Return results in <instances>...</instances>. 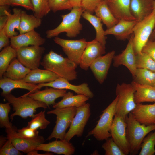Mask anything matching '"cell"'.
Segmentation results:
<instances>
[{
    "mask_svg": "<svg viewBox=\"0 0 155 155\" xmlns=\"http://www.w3.org/2000/svg\"><path fill=\"white\" fill-rule=\"evenodd\" d=\"M40 65L45 69L69 81L77 78L76 69L78 65L67 57H63L52 50L44 56Z\"/></svg>",
    "mask_w": 155,
    "mask_h": 155,
    "instance_id": "cell-1",
    "label": "cell"
},
{
    "mask_svg": "<svg viewBox=\"0 0 155 155\" xmlns=\"http://www.w3.org/2000/svg\"><path fill=\"white\" fill-rule=\"evenodd\" d=\"M126 137L129 153L137 154L144 138L149 133L155 130V125H146L141 124L134 117L131 112L126 116Z\"/></svg>",
    "mask_w": 155,
    "mask_h": 155,
    "instance_id": "cell-2",
    "label": "cell"
},
{
    "mask_svg": "<svg viewBox=\"0 0 155 155\" xmlns=\"http://www.w3.org/2000/svg\"><path fill=\"white\" fill-rule=\"evenodd\" d=\"M82 7L73 8L69 13L61 16L62 20L55 28L46 32V37L48 38L55 37L60 33L65 32L69 37H76L82 28L80 19L84 11Z\"/></svg>",
    "mask_w": 155,
    "mask_h": 155,
    "instance_id": "cell-3",
    "label": "cell"
},
{
    "mask_svg": "<svg viewBox=\"0 0 155 155\" xmlns=\"http://www.w3.org/2000/svg\"><path fill=\"white\" fill-rule=\"evenodd\" d=\"M3 97L12 105L15 111L10 116L12 120L16 116L24 119L32 117L35 115L36 109L41 108L45 109L49 107L44 102L35 100L28 96L17 97L10 93Z\"/></svg>",
    "mask_w": 155,
    "mask_h": 155,
    "instance_id": "cell-4",
    "label": "cell"
},
{
    "mask_svg": "<svg viewBox=\"0 0 155 155\" xmlns=\"http://www.w3.org/2000/svg\"><path fill=\"white\" fill-rule=\"evenodd\" d=\"M135 89L131 83L123 82L117 84L116 94L118 97L115 114L123 117L125 120L128 115L136 107L134 100Z\"/></svg>",
    "mask_w": 155,
    "mask_h": 155,
    "instance_id": "cell-5",
    "label": "cell"
},
{
    "mask_svg": "<svg viewBox=\"0 0 155 155\" xmlns=\"http://www.w3.org/2000/svg\"><path fill=\"white\" fill-rule=\"evenodd\" d=\"M77 108L70 107L55 108L48 111L47 114H53L56 116L55 125L52 132L47 140L53 138L56 140H64L66 131L70 127L76 112Z\"/></svg>",
    "mask_w": 155,
    "mask_h": 155,
    "instance_id": "cell-6",
    "label": "cell"
},
{
    "mask_svg": "<svg viewBox=\"0 0 155 155\" xmlns=\"http://www.w3.org/2000/svg\"><path fill=\"white\" fill-rule=\"evenodd\" d=\"M118 100V97L116 96L111 103L102 111L96 125L88 132L86 137L92 135L99 141L106 140L111 137L110 130L115 114Z\"/></svg>",
    "mask_w": 155,
    "mask_h": 155,
    "instance_id": "cell-7",
    "label": "cell"
},
{
    "mask_svg": "<svg viewBox=\"0 0 155 155\" xmlns=\"http://www.w3.org/2000/svg\"><path fill=\"white\" fill-rule=\"evenodd\" d=\"M155 26V10L142 20L137 22L133 29V43L136 55L142 53Z\"/></svg>",
    "mask_w": 155,
    "mask_h": 155,
    "instance_id": "cell-8",
    "label": "cell"
},
{
    "mask_svg": "<svg viewBox=\"0 0 155 155\" xmlns=\"http://www.w3.org/2000/svg\"><path fill=\"white\" fill-rule=\"evenodd\" d=\"M90 106L89 103H86L77 108L76 114L66 133L64 140L70 142L74 136L80 137L82 135L91 115Z\"/></svg>",
    "mask_w": 155,
    "mask_h": 155,
    "instance_id": "cell-9",
    "label": "cell"
},
{
    "mask_svg": "<svg viewBox=\"0 0 155 155\" xmlns=\"http://www.w3.org/2000/svg\"><path fill=\"white\" fill-rule=\"evenodd\" d=\"M44 47L32 45L23 46L17 50V58L24 66L31 70L38 68L45 51Z\"/></svg>",
    "mask_w": 155,
    "mask_h": 155,
    "instance_id": "cell-10",
    "label": "cell"
},
{
    "mask_svg": "<svg viewBox=\"0 0 155 155\" xmlns=\"http://www.w3.org/2000/svg\"><path fill=\"white\" fill-rule=\"evenodd\" d=\"M53 40L62 47L63 51L69 59L79 65L83 53L88 42L85 38L69 40L55 37Z\"/></svg>",
    "mask_w": 155,
    "mask_h": 155,
    "instance_id": "cell-11",
    "label": "cell"
},
{
    "mask_svg": "<svg viewBox=\"0 0 155 155\" xmlns=\"http://www.w3.org/2000/svg\"><path fill=\"white\" fill-rule=\"evenodd\" d=\"M133 34L129 40L128 42L122 53L115 55L113 59V65L118 67L121 65L126 67L129 70L134 78L137 69L136 64V55L133 46Z\"/></svg>",
    "mask_w": 155,
    "mask_h": 155,
    "instance_id": "cell-12",
    "label": "cell"
},
{
    "mask_svg": "<svg viewBox=\"0 0 155 155\" xmlns=\"http://www.w3.org/2000/svg\"><path fill=\"white\" fill-rule=\"evenodd\" d=\"M126 123L122 117L115 114L110 130L111 137L125 155L129 154L126 137Z\"/></svg>",
    "mask_w": 155,
    "mask_h": 155,
    "instance_id": "cell-13",
    "label": "cell"
},
{
    "mask_svg": "<svg viewBox=\"0 0 155 155\" xmlns=\"http://www.w3.org/2000/svg\"><path fill=\"white\" fill-rule=\"evenodd\" d=\"M69 80L64 78L59 77L55 80L48 83L37 84L38 90L44 87H50L60 89L69 90L78 94H82L88 96L90 98H93L94 94L91 91L87 84L84 83L76 85L70 84Z\"/></svg>",
    "mask_w": 155,
    "mask_h": 155,
    "instance_id": "cell-14",
    "label": "cell"
},
{
    "mask_svg": "<svg viewBox=\"0 0 155 155\" xmlns=\"http://www.w3.org/2000/svg\"><path fill=\"white\" fill-rule=\"evenodd\" d=\"M115 54L114 50L109 52L96 59L90 65V68L100 84H102L106 78Z\"/></svg>",
    "mask_w": 155,
    "mask_h": 155,
    "instance_id": "cell-15",
    "label": "cell"
},
{
    "mask_svg": "<svg viewBox=\"0 0 155 155\" xmlns=\"http://www.w3.org/2000/svg\"><path fill=\"white\" fill-rule=\"evenodd\" d=\"M106 47L94 39L88 42L82 56L79 64L81 69L87 70L92 62L106 53Z\"/></svg>",
    "mask_w": 155,
    "mask_h": 155,
    "instance_id": "cell-16",
    "label": "cell"
},
{
    "mask_svg": "<svg viewBox=\"0 0 155 155\" xmlns=\"http://www.w3.org/2000/svg\"><path fill=\"white\" fill-rule=\"evenodd\" d=\"M10 38V45L16 50L29 45L40 46L43 44L46 40L34 30L13 36Z\"/></svg>",
    "mask_w": 155,
    "mask_h": 155,
    "instance_id": "cell-17",
    "label": "cell"
},
{
    "mask_svg": "<svg viewBox=\"0 0 155 155\" xmlns=\"http://www.w3.org/2000/svg\"><path fill=\"white\" fill-rule=\"evenodd\" d=\"M114 16L119 21L137 20L130 9V0H105Z\"/></svg>",
    "mask_w": 155,
    "mask_h": 155,
    "instance_id": "cell-18",
    "label": "cell"
},
{
    "mask_svg": "<svg viewBox=\"0 0 155 155\" xmlns=\"http://www.w3.org/2000/svg\"><path fill=\"white\" fill-rule=\"evenodd\" d=\"M137 20H120L112 28L105 31V35H114L117 40L125 41L129 40L133 33V28Z\"/></svg>",
    "mask_w": 155,
    "mask_h": 155,
    "instance_id": "cell-19",
    "label": "cell"
},
{
    "mask_svg": "<svg viewBox=\"0 0 155 155\" xmlns=\"http://www.w3.org/2000/svg\"><path fill=\"white\" fill-rule=\"evenodd\" d=\"M36 150L58 154L72 155L74 153L75 149L71 143L64 139L56 140L46 144L41 143L36 148Z\"/></svg>",
    "mask_w": 155,
    "mask_h": 155,
    "instance_id": "cell-20",
    "label": "cell"
},
{
    "mask_svg": "<svg viewBox=\"0 0 155 155\" xmlns=\"http://www.w3.org/2000/svg\"><path fill=\"white\" fill-rule=\"evenodd\" d=\"M131 113L135 119L146 125H155V103L152 104H137Z\"/></svg>",
    "mask_w": 155,
    "mask_h": 155,
    "instance_id": "cell-21",
    "label": "cell"
},
{
    "mask_svg": "<svg viewBox=\"0 0 155 155\" xmlns=\"http://www.w3.org/2000/svg\"><path fill=\"white\" fill-rule=\"evenodd\" d=\"M17 131L7 135V139H10L15 147L20 151L24 153L36 150V148L44 141V137L39 136L35 139H28L18 136Z\"/></svg>",
    "mask_w": 155,
    "mask_h": 155,
    "instance_id": "cell-22",
    "label": "cell"
},
{
    "mask_svg": "<svg viewBox=\"0 0 155 155\" xmlns=\"http://www.w3.org/2000/svg\"><path fill=\"white\" fill-rule=\"evenodd\" d=\"M0 88L2 90L1 93V96L2 97L11 93L12 90L17 88L25 89L29 91L24 96H27L39 90L37 88V84L26 82L22 80H13L5 77L1 79Z\"/></svg>",
    "mask_w": 155,
    "mask_h": 155,
    "instance_id": "cell-23",
    "label": "cell"
},
{
    "mask_svg": "<svg viewBox=\"0 0 155 155\" xmlns=\"http://www.w3.org/2000/svg\"><path fill=\"white\" fill-rule=\"evenodd\" d=\"M66 93L67 90L53 88H46L43 90H38L34 93L29 94L27 96L35 100L44 102L49 106V105H54L57 99L63 97Z\"/></svg>",
    "mask_w": 155,
    "mask_h": 155,
    "instance_id": "cell-24",
    "label": "cell"
},
{
    "mask_svg": "<svg viewBox=\"0 0 155 155\" xmlns=\"http://www.w3.org/2000/svg\"><path fill=\"white\" fill-rule=\"evenodd\" d=\"M154 0H130L131 12L138 21H140L152 12Z\"/></svg>",
    "mask_w": 155,
    "mask_h": 155,
    "instance_id": "cell-25",
    "label": "cell"
},
{
    "mask_svg": "<svg viewBox=\"0 0 155 155\" xmlns=\"http://www.w3.org/2000/svg\"><path fill=\"white\" fill-rule=\"evenodd\" d=\"M59 77L58 75L49 70L37 68L31 70L22 80L27 83L40 84L53 81Z\"/></svg>",
    "mask_w": 155,
    "mask_h": 155,
    "instance_id": "cell-26",
    "label": "cell"
},
{
    "mask_svg": "<svg viewBox=\"0 0 155 155\" xmlns=\"http://www.w3.org/2000/svg\"><path fill=\"white\" fill-rule=\"evenodd\" d=\"M131 83L135 89L134 100L136 104L145 102L155 103V87L141 84L134 80Z\"/></svg>",
    "mask_w": 155,
    "mask_h": 155,
    "instance_id": "cell-27",
    "label": "cell"
},
{
    "mask_svg": "<svg viewBox=\"0 0 155 155\" xmlns=\"http://www.w3.org/2000/svg\"><path fill=\"white\" fill-rule=\"evenodd\" d=\"M89 98L85 95L78 94L74 95L72 92H69L60 101L53 105V107L54 108L73 107L77 108L86 103Z\"/></svg>",
    "mask_w": 155,
    "mask_h": 155,
    "instance_id": "cell-28",
    "label": "cell"
},
{
    "mask_svg": "<svg viewBox=\"0 0 155 155\" xmlns=\"http://www.w3.org/2000/svg\"><path fill=\"white\" fill-rule=\"evenodd\" d=\"M31 70L24 66L17 59L15 58L8 66L4 74V77L15 80H22Z\"/></svg>",
    "mask_w": 155,
    "mask_h": 155,
    "instance_id": "cell-29",
    "label": "cell"
},
{
    "mask_svg": "<svg viewBox=\"0 0 155 155\" xmlns=\"http://www.w3.org/2000/svg\"><path fill=\"white\" fill-rule=\"evenodd\" d=\"M94 12L96 16L100 18L106 25L107 29L113 27L119 21L112 13L105 0L97 6Z\"/></svg>",
    "mask_w": 155,
    "mask_h": 155,
    "instance_id": "cell-30",
    "label": "cell"
},
{
    "mask_svg": "<svg viewBox=\"0 0 155 155\" xmlns=\"http://www.w3.org/2000/svg\"><path fill=\"white\" fill-rule=\"evenodd\" d=\"M82 16L88 21L94 27L96 32L95 39L106 47L107 37L105 35V31L103 28L101 19L96 15L86 11H84Z\"/></svg>",
    "mask_w": 155,
    "mask_h": 155,
    "instance_id": "cell-31",
    "label": "cell"
},
{
    "mask_svg": "<svg viewBox=\"0 0 155 155\" xmlns=\"http://www.w3.org/2000/svg\"><path fill=\"white\" fill-rule=\"evenodd\" d=\"M42 23V19L34 15L28 14L24 10L22 11L20 24L19 30L20 34L34 30L39 27Z\"/></svg>",
    "mask_w": 155,
    "mask_h": 155,
    "instance_id": "cell-32",
    "label": "cell"
},
{
    "mask_svg": "<svg viewBox=\"0 0 155 155\" xmlns=\"http://www.w3.org/2000/svg\"><path fill=\"white\" fill-rule=\"evenodd\" d=\"M22 11L21 9L14 8L13 9V13H11L9 16L4 28L6 34L9 38L17 35L16 30H19Z\"/></svg>",
    "mask_w": 155,
    "mask_h": 155,
    "instance_id": "cell-33",
    "label": "cell"
},
{
    "mask_svg": "<svg viewBox=\"0 0 155 155\" xmlns=\"http://www.w3.org/2000/svg\"><path fill=\"white\" fill-rule=\"evenodd\" d=\"M17 57L16 49L11 45L7 46L0 52V77L3 76L11 61Z\"/></svg>",
    "mask_w": 155,
    "mask_h": 155,
    "instance_id": "cell-34",
    "label": "cell"
},
{
    "mask_svg": "<svg viewBox=\"0 0 155 155\" xmlns=\"http://www.w3.org/2000/svg\"><path fill=\"white\" fill-rule=\"evenodd\" d=\"M10 104L9 102L0 104V126L5 128L7 134L17 131L9 121L8 115L11 109Z\"/></svg>",
    "mask_w": 155,
    "mask_h": 155,
    "instance_id": "cell-35",
    "label": "cell"
},
{
    "mask_svg": "<svg viewBox=\"0 0 155 155\" xmlns=\"http://www.w3.org/2000/svg\"><path fill=\"white\" fill-rule=\"evenodd\" d=\"M136 82L143 85L155 87V72L137 68L133 78Z\"/></svg>",
    "mask_w": 155,
    "mask_h": 155,
    "instance_id": "cell-36",
    "label": "cell"
},
{
    "mask_svg": "<svg viewBox=\"0 0 155 155\" xmlns=\"http://www.w3.org/2000/svg\"><path fill=\"white\" fill-rule=\"evenodd\" d=\"M155 131L150 132L144 139L139 155H153L155 153Z\"/></svg>",
    "mask_w": 155,
    "mask_h": 155,
    "instance_id": "cell-37",
    "label": "cell"
},
{
    "mask_svg": "<svg viewBox=\"0 0 155 155\" xmlns=\"http://www.w3.org/2000/svg\"><path fill=\"white\" fill-rule=\"evenodd\" d=\"M45 112V111H42L35 114L28 123L27 126L35 130L46 129L50 122L46 119Z\"/></svg>",
    "mask_w": 155,
    "mask_h": 155,
    "instance_id": "cell-38",
    "label": "cell"
},
{
    "mask_svg": "<svg viewBox=\"0 0 155 155\" xmlns=\"http://www.w3.org/2000/svg\"><path fill=\"white\" fill-rule=\"evenodd\" d=\"M32 5L34 15L42 19L51 11L48 0H30Z\"/></svg>",
    "mask_w": 155,
    "mask_h": 155,
    "instance_id": "cell-39",
    "label": "cell"
},
{
    "mask_svg": "<svg viewBox=\"0 0 155 155\" xmlns=\"http://www.w3.org/2000/svg\"><path fill=\"white\" fill-rule=\"evenodd\" d=\"M136 64L137 68L155 72V61L145 53L136 55Z\"/></svg>",
    "mask_w": 155,
    "mask_h": 155,
    "instance_id": "cell-40",
    "label": "cell"
},
{
    "mask_svg": "<svg viewBox=\"0 0 155 155\" xmlns=\"http://www.w3.org/2000/svg\"><path fill=\"white\" fill-rule=\"evenodd\" d=\"M105 155H125L111 137L106 140L102 146Z\"/></svg>",
    "mask_w": 155,
    "mask_h": 155,
    "instance_id": "cell-41",
    "label": "cell"
},
{
    "mask_svg": "<svg viewBox=\"0 0 155 155\" xmlns=\"http://www.w3.org/2000/svg\"><path fill=\"white\" fill-rule=\"evenodd\" d=\"M49 7L53 12L60 10H71L73 8L69 0H48Z\"/></svg>",
    "mask_w": 155,
    "mask_h": 155,
    "instance_id": "cell-42",
    "label": "cell"
},
{
    "mask_svg": "<svg viewBox=\"0 0 155 155\" xmlns=\"http://www.w3.org/2000/svg\"><path fill=\"white\" fill-rule=\"evenodd\" d=\"M4 5L20 6L28 10H34L30 0H0V5Z\"/></svg>",
    "mask_w": 155,
    "mask_h": 155,
    "instance_id": "cell-43",
    "label": "cell"
},
{
    "mask_svg": "<svg viewBox=\"0 0 155 155\" xmlns=\"http://www.w3.org/2000/svg\"><path fill=\"white\" fill-rule=\"evenodd\" d=\"M18 150L13 144L11 140H7L4 145L0 148V155H21L22 153Z\"/></svg>",
    "mask_w": 155,
    "mask_h": 155,
    "instance_id": "cell-44",
    "label": "cell"
},
{
    "mask_svg": "<svg viewBox=\"0 0 155 155\" xmlns=\"http://www.w3.org/2000/svg\"><path fill=\"white\" fill-rule=\"evenodd\" d=\"M37 130L32 129L27 126L17 130V135L21 137L28 139H35L39 136Z\"/></svg>",
    "mask_w": 155,
    "mask_h": 155,
    "instance_id": "cell-45",
    "label": "cell"
},
{
    "mask_svg": "<svg viewBox=\"0 0 155 155\" xmlns=\"http://www.w3.org/2000/svg\"><path fill=\"white\" fill-rule=\"evenodd\" d=\"M104 0H82L81 7L84 11L92 14L97 6Z\"/></svg>",
    "mask_w": 155,
    "mask_h": 155,
    "instance_id": "cell-46",
    "label": "cell"
},
{
    "mask_svg": "<svg viewBox=\"0 0 155 155\" xmlns=\"http://www.w3.org/2000/svg\"><path fill=\"white\" fill-rule=\"evenodd\" d=\"M142 53L147 54L155 61V41L149 39L143 47Z\"/></svg>",
    "mask_w": 155,
    "mask_h": 155,
    "instance_id": "cell-47",
    "label": "cell"
},
{
    "mask_svg": "<svg viewBox=\"0 0 155 155\" xmlns=\"http://www.w3.org/2000/svg\"><path fill=\"white\" fill-rule=\"evenodd\" d=\"M9 38L6 34L4 28L0 30V50L9 46L10 43Z\"/></svg>",
    "mask_w": 155,
    "mask_h": 155,
    "instance_id": "cell-48",
    "label": "cell"
},
{
    "mask_svg": "<svg viewBox=\"0 0 155 155\" xmlns=\"http://www.w3.org/2000/svg\"><path fill=\"white\" fill-rule=\"evenodd\" d=\"M9 6L8 5H0V16H9L11 14Z\"/></svg>",
    "mask_w": 155,
    "mask_h": 155,
    "instance_id": "cell-49",
    "label": "cell"
},
{
    "mask_svg": "<svg viewBox=\"0 0 155 155\" xmlns=\"http://www.w3.org/2000/svg\"><path fill=\"white\" fill-rule=\"evenodd\" d=\"M9 16H0V30L5 27Z\"/></svg>",
    "mask_w": 155,
    "mask_h": 155,
    "instance_id": "cell-50",
    "label": "cell"
},
{
    "mask_svg": "<svg viewBox=\"0 0 155 155\" xmlns=\"http://www.w3.org/2000/svg\"><path fill=\"white\" fill-rule=\"evenodd\" d=\"M69 1L72 8L81 7L82 0H69Z\"/></svg>",
    "mask_w": 155,
    "mask_h": 155,
    "instance_id": "cell-51",
    "label": "cell"
},
{
    "mask_svg": "<svg viewBox=\"0 0 155 155\" xmlns=\"http://www.w3.org/2000/svg\"><path fill=\"white\" fill-rule=\"evenodd\" d=\"M7 140L6 137L3 136H1L0 137V148H1L5 143Z\"/></svg>",
    "mask_w": 155,
    "mask_h": 155,
    "instance_id": "cell-52",
    "label": "cell"
},
{
    "mask_svg": "<svg viewBox=\"0 0 155 155\" xmlns=\"http://www.w3.org/2000/svg\"><path fill=\"white\" fill-rule=\"evenodd\" d=\"M149 39L155 41V26L150 37Z\"/></svg>",
    "mask_w": 155,
    "mask_h": 155,
    "instance_id": "cell-53",
    "label": "cell"
},
{
    "mask_svg": "<svg viewBox=\"0 0 155 155\" xmlns=\"http://www.w3.org/2000/svg\"><path fill=\"white\" fill-rule=\"evenodd\" d=\"M154 9L155 10V0H154L153 3Z\"/></svg>",
    "mask_w": 155,
    "mask_h": 155,
    "instance_id": "cell-54",
    "label": "cell"
}]
</instances>
